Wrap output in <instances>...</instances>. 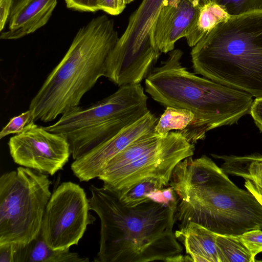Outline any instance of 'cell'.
<instances>
[{
  "instance_id": "obj_27",
  "label": "cell",
  "mask_w": 262,
  "mask_h": 262,
  "mask_svg": "<svg viewBox=\"0 0 262 262\" xmlns=\"http://www.w3.org/2000/svg\"><path fill=\"white\" fill-rule=\"evenodd\" d=\"M99 0H64L68 8L80 12H95L98 10Z\"/></svg>"
},
{
  "instance_id": "obj_31",
  "label": "cell",
  "mask_w": 262,
  "mask_h": 262,
  "mask_svg": "<svg viewBox=\"0 0 262 262\" xmlns=\"http://www.w3.org/2000/svg\"><path fill=\"white\" fill-rule=\"evenodd\" d=\"M16 244H0V262H14Z\"/></svg>"
},
{
  "instance_id": "obj_13",
  "label": "cell",
  "mask_w": 262,
  "mask_h": 262,
  "mask_svg": "<svg viewBox=\"0 0 262 262\" xmlns=\"http://www.w3.org/2000/svg\"><path fill=\"white\" fill-rule=\"evenodd\" d=\"M57 0H19L13 5L7 30L2 32L1 39L14 40L34 33L51 18Z\"/></svg>"
},
{
  "instance_id": "obj_32",
  "label": "cell",
  "mask_w": 262,
  "mask_h": 262,
  "mask_svg": "<svg viewBox=\"0 0 262 262\" xmlns=\"http://www.w3.org/2000/svg\"><path fill=\"white\" fill-rule=\"evenodd\" d=\"M134 0H121L122 4L126 7V5L128 4H129L132 2H133Z\"/></svg>"
},
{
  "instance_id": "obj_25",
  "label": "cell",
  "mask_w": 262,
  "mask_h": 262,
  "mask_svg": "<svg viewBox=\"0 0 262 262\" xmlns=\"http://www.w3.org/2000/svg\"><path fill=\"white\" fill-rule=\"evenodd\" d=\"M147 197L151 201L162 204L177 209L178 196L173 188L170 185L168 187L155 190L148 194Z\"/></svg>"
},
{
  "instance_id": "obj_12",
  "label": "cell",
  "mask_w": 262,
  "mask_h": 262,
  "mask_svg": "<svg viewBox=\"0 0 262 262\" xmlns=\"http://www.w3.org/2000/svg\"><path fill=\"white\" fill-rule=\"evenodd\" d=\"M159 118L149 111L143 117L74 160L71 168L80 182L98 178L115 156L140 137L154 131Z\"/></svg>"
},
{
  "instance_id": "obj_4",
  "label": "cell",
  "mask_w": 262,
  "mask_h": 262,
  "mask_svg": "<svg viewBox=\"0 0 262 262\" xmlns=\"http://www.w3.org/2000/svg\"><path fill=\"white\" fill-rule=\"evenodd\" d=\"M119 38L113 19L105 15L81 27L31 99L29 109L33 120L51 122L79 106L98 80L105 77L107 58Z\"/></svg>"
},
{
  "instance_id": "obj_5",
  "label": "cell",
  "mask_w": 262,
  "mask_h": 262,
  "mask_svg": "<svg viewBox=\"0 0 262 262\" xmlns=\"http://www.w3.org/2000/svg\"><path fill=\"white\" fill-rule=\"evenodd\" d=\"M195 74L262 97V11L232 16L192 47Z\"/></svg>"
},
{
  "instance_id": "obj_6",
  "label": "cell",
  "mask_w": 262,
  "mask_h": 262,
  "mask_svg": "<svg viewBox=\"0 0 262 262\" xmlns=\"http://www.w3.org/2000/svg\"><path fill=\"white\" fill-rule=\"evenodd\" d=\"M147 99L140 83L122 85L90 105L71 108L44 127L66 136L75 160L146 114Z\"/></svg>"
},
{
  "instance_id": "obj_18",
  "label": "cell",
  "mask_w": 262,
  "mask_h": 262,
  "mask_svg": "<svg viewBox=\"0 0 262 262\" xmlns=\"http://www.w3.org/2000/svg\"><path fill=\"white\" fill-rule=\"evenodd\" d=\"M231 16L216 0H208L185 37L187 44L190 47H194L215 26Z\"/></svg>"
},
{
  "instance_id": "obj_3",
  "label": "cell",
  "mask_w": 262,
  "mask_h": 262,
  "mask_svg": "<svg viewBox=\"0 0 262 262\" xmlns=\"http://www.w3.org/2000/svg\"><path fill=\"white\" fill-rule=\"evenodd\" d=\"M183 55L180 49L169 52L146 78L145 91L164 106L186 109L194 114L191 124L178 131L195 144L204 140L208 131L236 123L250 114L253 99L248 93L189 72L181 62Z\"/></svg>"
},
{
  "instance_id": "obj_17",
  "label": "cell",
  "mask_w": 262,
  "mask_h": 262,
  "mask_svg": "<svg viewBox=\"0 0 262 262\" xmlns=\"http://www.w3.org/2000/svg\"><path fill=\"white\" fill-rule=\"evenodd\" d=\"M88 257L81 256L69 249H53L43 239L41 232L25 245L16 244L14 262H87Z\"/></svg>"
},
{
  "instance_id": "obj_22",
  "label": "cell",
  "mask_w": 262,
  "mask_h": 262,
  "mask_svg": "<svg viewBox=\"0 0 262 262\" xmlns=\"http://www.w3.org/2000/svg\"><path fill=\"white\" fill-rule=\"evenodd\" d=\"M168 186V184L160 179L149 178L133 186L123 194L117 195L126 206L134 207L151 201L147 197L148 194Z\"/></svg>"
},
{
  "instance_id": "obj_14",
  "label": "cell",
  "mask_w": 262,
  "mask_h": 262,
  "mask_svg": "<svg viewBox=\"0 0 262 262\" xmlns=\"http://www.w3.org/2000/svg\"><path fill=\"white\" fill-rule=\"evenodd\" d=\"M174 233L192 261L220 262L216 233L194 223L179 228Z\"/></svg>"
},
{
  "instance_id": "obj_24",
  "label": "cell",
  "mask_w": 262,
  "mask_h": 262,
  "mask_svg": "<svg viewBox=\"0 0 262 262\" xmlns=\"http://www.w3.org/2000/svg\"><path fill=\"white\" fill-rule=\"evenodd\" d=\"M33 120V114L30 109L12 118L1 131L0 139L9 135L21 133L25 127Z\"/></svg>"
},
{
  "instance_id": "obj_10",
  "label": "cell",
  "mask_w": 262,
  "mask_h": 262,
  "mask_svg": "<svg viewBox=\"0 0 262 262\" xmlns=\"http://www.w3.org/2000/svg\"><path fill=\"white\" fill-rule=\"evenodd\" d=\"M14 162L47 175H54L62 169L71 155L66 136L46 130L31 121L20 134L8 142Z\"/></svg>"
},
{
  "instance_id": "obj_30",
  "label": "cell",
  "mask_w": 262,
  "mask_h": 262,
  "mask_svg": "<svg viewBox=\"0 0 262 262\" xmlns=\"http://www.w3.org/2000/svg\"><path fill=\"white\" fill-rule=\"evenodd\" d=\"M250 114L259 130L262 132V97L255 98L252 103Z\"/></svg>"
},
{
  "instance_id": "obj_26",
  "label": "cell",
  "mask_w": 262,
  "mask_h": 262,
  "mask_svg": "<svg viewBox=\"0 0 262 262\" xmlns=\"http://www.w3.org/2000/svg\"><path fill=\"white\" fill-rule=\"evenodd\" d=\"M237 237L250 251L252 257L262 252V230H253Z\"/></svg>"
},
{
  "instance_id": "obj_9",
  "label": "cell",
  "mask_w": 262,
  "mask_h": 262,
  "mask_svg": "<svg viewBox=\"0 0 262 262\" xmlns=\"http://www.w3.org/2000/svg\"><path fill=\"white\" fill-rule=\"evenodd\" d=\"M84 189L72 182L60 184L51 194L42 218L41 234L50 247L70 249L78 245L96 219L89 211Z\"/></svg>"
},
{
  "instance_id": "obj_8",
  "label": "cell",
  "mask_w": 262,
  "mask_h": 262,
  "mask_svg": "<svg viewBox=\"0 0 262 262\" xmlns=\"http://www.w3.org/2000/svg\"><path fill=\"white\" fill-rule=\"evenodd\" d=\"M194 144L188 142L179 131L169 132L154 146L129 163L98 177L103 186L118 195L149 178L160 179L169 185L172 172L183 160L192 157Z\"/></svg>"
},
{
  "instance_id": "obj_15",
  "label": "cell",
  "mask_w": 262,
  "mask_h": 262,
  "mask_svg": "<svg viewBox=\"0 0 262 262\" xmlns=\"http://www.w3.org/2000/svg\"><path fill=\"white\" fill-rule=\"evenodd\" d=\"M208 0H179L158 46L161 53L174 50L176 42L185 37Z\"/></svg>"
},
{
  "instance_id": "obj_29",
  "label": "cell",
  "mask_w": 262,
  "mask_h": 262,
  "mask_svg": "<svg viewBox=\"0 0 262 262\" xmlns=\"http://www.w3.org/2000/svg\"><path fill=\"white\" fill-rule=\"evenodd\" d=\"M14 0H0V31L4 29L6 24L9 18Z\"/></svg>"
},
{
  "instance_id": "obj_21",
  "label": "cell",
  "mask_w": 262,
  "mask_h": 262,
  "mask_svg": "<svg viewBox=\"0 0 262 262\" xmlns=\"http://www.w3.org/2000/svg\"><path fill=\"white\" fill-rule=\"evenodd\" d=\"M194 114L190 111L172 106H166L158 121L154 131L161 135L172 130H182L193 121Z\"/></svg>"
},
{
  "instance_id": "obj_33",
  "label": "cell",
  "mask_w": 262,
  "mask_h": 262,
  "mask_svg": "<svg viewBox=\"0 0 262 262\" xmlns=\"http://www.w3.org/2000/svg\"><path fill=\"white\" fill-rule=\"evenodd\" d=\"M19 0H14V4L18 2Z\"/></svg>"
},
{
  "instance_id": "obj_20",
  "label": "cell",
  "mask_w": 262,
  "mask_h": 262,
  "mask_svg": "<svg viewBox=\"0 0 262 262\" xmlns=\"http://www.w3.org/2000/svg\"><path fill=\"white\" fill-rule=\"evenodd\" d=\"M220 262H254L251 254L237 236L216 234Z\"/></svg>"
},
{
  "instance_id": "obj_23",
  "label": "cell",
  "mask_w": 262,
  "mask_h": 262,
  "mask_svg": "<svg viewBox=\"0 0 262 262\" xmlns=\"http://www.w3.org/2000/svg\"><path fill=\"white\" fill-rule=\"evenodd\" d=\"M231 16L262 11V0H216Z\"/></svg>"
},
{
  "instance_id": "obj_19",
  "label": "cell",
  "mask_w": 262,
  "mask_h": 262,
  "mask_svg": "<svg viewBox=\"0 0 262 262\" xmlns=\"http://www.w3.org/2000/svg\"><path fill=\"white\" fill-rule=\"evenodd\" d=\"M165 134L154 131L140 137L112 158L102 173L113 171L129 163L156 145Z\"/></svg>"
},
{
  "instance_id": "obj_28",
  "label": "cell",
  "mask_w": 262,
  "mask_h": 262,
  "mask_svg": "<svg viewBox=\"0 0 262 262\" xmlns=\"http://www.w3.org/2000/svg\"><path fill=\"white\" fill-rule=\"evenodd\" d=\"M98 7L99 10L112 15H119L125 8L121 0H99Z\"/></svg>"
},
{
  "instance_id": "obj_11",
  "label": "cell",
  "mask_w": 262,
  "mask_h": 262,
  "mask_svg": "<svg viewBox=\"0 0 262 262\" xmlns=\"http://www.w3.org/2000/svg\"><path fill=\"white\" fill-rule=\"evenodd\" d=\"M165 0H142L130 15L127 26L113 50L121 63L128 67L142 66L157 54L151 33Z\"/></svg>"
},
{
  "instance_id": "obj_1",
  "label": "cell",
  "mask_w": 262,
  "mask_h": 262,
  "mask_svg": "<svg viewBox=\"0 0 262 262\" xmlns=\"http://www.w3.org/2000/svg\"><path fill=\"white\" fill-rule=\"evenodd\" d=\"M91 210L100 220L101 262L192 261L182 254L173 227L176 209L153 201L126 206L117 194L103 185L90 186Z\"/></svg>"
},
{
  "instance_id": "obj_2",
  "label": "cell",
  "mask_w": 262,
  "mask_h": 262,
  "mask_svg": "<svg viewBox=\"0 0 262 262\" xmlns=\"http://www.w3.org/2000/svg\"><path fill=\"white\" fill-rule=\"evenodd\" d=\"M169 185L178 196L175 217L179 228L194 223L216 234L233 236L262 230V206L205 155L179 162Z\"/></svg>"
},
{
  "instance_id": "obj_7",
  "label": "cell",
  "mask_w": 262,
  "mask_h": 262,
  "mask_svg": "<svg viewBox=\"0 0 262 262\" xmlns=\"http://www.w3.org/2000/svg\"><path fill=\"white\" fill-rule=\"evenodd\" d=\"M47 174L19 167L0 177V244L25 245L40 233L51 196Z\"/></svg>"
},
{
  "instance_id": "obj_16",
  "label": "cell",
  "mask_w": 262,
  "mask_h": 262,
  "mask_svg": "<svg viewBox=\"0 0 262 262\" xmlns=\"http://www.w3.org/2000/svg\"><path fill=\"white\" fill-rule=\"evenodd\" d=\"M223 161V171L245 180L244 186L262 206V155L244 156L211 155Z\"/></svg>"
}]
</instances>
